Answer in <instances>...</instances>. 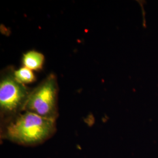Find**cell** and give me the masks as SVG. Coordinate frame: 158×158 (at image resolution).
Returning <instances> with one entry per match:
<instances>
[{
	"mask_svg": "<svg viewBox=\"0 0 158 158\" xmlns=\"http://www.w3.org/2000/svg\"><path fill=\"white\" fill-rule=\"evenodd\" d=\"M56 131V121L25 111L1 123V134L4 139L24 146L42 143Z\"/></svg>",
	"mask_w": 158,
	"mask_h": 158,
	"instance_id": "obj_1",
	"label": "cell"
},
{
	"mask_svg": "<svg viewBox=\"0 0 158 158\" xmlns=\"http://www.w3.org/2000/svg\"><path fill=\"white\" fill-rule=\"evenodd\" d=\"M12 66L4 69L0 76L1 123L22 113L32 89L17 80Z\"/></svg>",
	"mask_w": 158,
	"mask_h": 158,
	"instance_id": "obj_2",
	"label": "cell"
},
{
	"mask_svg": "<svg viewBox=\"0 0 158 158\" xmlns=\"http://www.w3.org/2000/svg\"><path fill=\"white\" fill-rule=\"evenodd\" d=\"M58 92L56 76L51 74L32 89L23 111L56 121L59 115Z\"/></svg>",
	"mask_w": 158,
	"mask_h": 158,
	"instance_id": "obj_3",
	"label": "cell"
},
{
	"mask_svg": "<svg viewBox=\"0 0 158 158\" xmlns=\"http://www.w3.org/2000/svg\"><path fill=\"white\" fill-rule=\"evenodd\" d=\"M45 57L37 51H30L23 54L22 58L23 66L28 68L32 71H38L42 69Z\"/></svg>",
	"mask_w": 158,
	"mask_h": 158,
	"instance_id": "obj_4",
	"label": "cell"
},
{
	"mask_svg": "<svg viewBox=\"0 0 158 158\" xmlns=\"http://www.w3.org/2000/svg\"><path fill=\"white\" fill-rule=\"evenodd\" d=\"M14 75L17 80L23 85L31 83L36 80L33 71L24 66L15 70Z\"/></svg>",
	"mask_w": 158,
	"mask_h": 158,
	"instance_id": "obj_5",
	"label": "cell"
}]
</instances>
